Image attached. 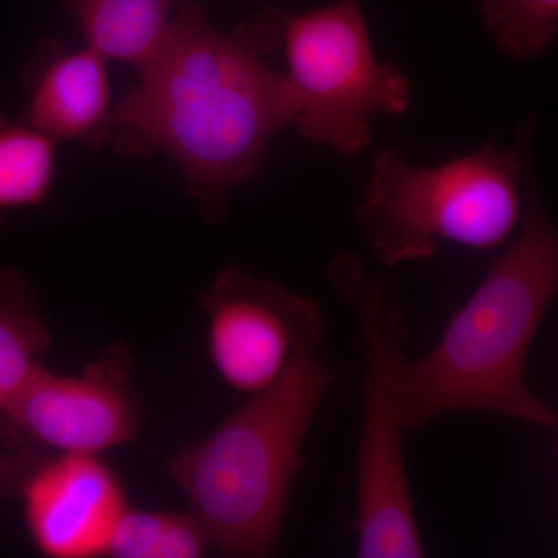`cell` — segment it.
<instances>
[{
    "instance_id": "1",
    "label": "cell",
    "mask_w": 558,
    "mask_h": 558,
    "mask_svg": "<svg viewBox=\"0 0 558 558\" xmlns=\"http://www.w3.org/2000/svg\"><path fill=\"white\" fill-rule=\"evenodd\" d=\"M281 44L279 13L226 33L186 0L159 53L113 105L109 142L121 156L167 154L205 218H222L230 191L259 174L271 140L299 117L288 73L266 60Z\"/></svg>"
},
{
    "instance_id": "2",
    "label": "cell",
    "mask_w": 558,
    "mask_h": 558,
    "mask_svg": "<svg viewBox=\"0 0 558 558\" xmlns=\"http://www.w3.org/2000/svg\"><path fill=\"white\" fill-rule=\"evenodd\" d=\"M558 295V227L529 183L519 233L492 260L424 357L403 360L407 432L454 413H484L558 428V414L526 384V360Z\"/></svg>"
},
{
    "instance_id": "3",
    "label": "cell",
    "mask_w": 558,
    "mask_h": 558,
    "mask_svg": "<svg viewBox=\"0 0 558 558\" xmlns=\"http://www.w3.org/2000/svg\"><path fill=\"white\" fill-rule=\"evenodd\" d=\"M333 381L325 360L301 355L277 384L171 459L172 478L223 556L277 553L304 442Z\"/></svg>"
},
{
    "instance_id": "4",
    "label": "cell",
    "mask_w": 558,
    "mask_h": 558,
    "mask_svg": "<svg viewBox=\"0 0 558 558\" xmlns=\"http://www.w3.org/2000/svg\"><path fill=\"white\" fill-rule=\"evenodd\" d=\"M512 148L494 142L435 167H414L398 150L374 160L357 220L381 264L429 260L444 244L495 252L515 236L532 182V123Z\"/></svg>"
},
{
    "instance_id": "5",
    "label": "cell",
    "mask_w": 558,
    "mask_h": 558,
    "mask_svg": "<svg viewBox=\"0 0 558 558\" xmlns=\"http://www.w3.org/2000/svg\"><path fill=\"white\" fill-rule=\"evenodd\" d=\"M329 279L354 307L365 344V381L357 453L355 553L360 558H418L424 539L413 508L403 458L399 379L403 344L409 336L405 314L384 281L371 278L357 256L333 259Z\"/></svg>"
},
{
    "instance_id": "6",
    "label": "cell",
    "mask_w": 558,
    "mask_h": 558,
    "mask_svg": "<svg viewBox=\"0 0 558 558\" xmlns=\"http://www.w3.org/2000/svg\"><path fill=\"white\" fill-rule=\"evenodd\" d=\"M288 78L299 101L301 137L354 157L373 140L371 121L409 109L411 84L371 46L359 0L281 14Z\"/></svg>"
},
{
    "instance_id": "7",
    "label": "cell",
    "mask_w": 558,
    "mask_h": 558,
    "mask_svg": "<svg viewBox=\"0 0 558 558\" xmlns=\"http://www.w3.org/2000/svg\"><path fill=\"white\" fill-rule=\"evenodd\" d=\"M213 368L253 396L277 384L296 359L317 352L325 317L317 301L240 266H227L201 299Z\"/></svg>"
},
{
    "instance_id": "8",
    "label": "cell",
    "mask_w": 558,
    "mask_h": 558,
    "mask_svg": "<svg viewBox=\"0 0 558 558\" xmlns=\"http://www.w3.org/2000/svg\"><path fill=\"white\" fill-rule=\"evenodd\" d=\"M130 351L116 343L78 376L40 368L20 398L0 414V435L13 449L100 454L135 442L140 403L131 381Z\"/></svg>"
},
{
    "instance_id": "9",
    "label": "cell",
    "mask_w": 558,
    "mask_h": 558,
    "mask_svg": "<svg viewBox=\"0 0 558 558\" xmlns=\"http://www.w3.org/2000/svg\"><path fill=\"white\" fill-rule=\"evenodd\" d=\"M35 548L50 558L108 556L128 506L126 492L98 454L47 457L21 494Z\"/></svg>"
},
{
    "instance_id": "10",
    "label": "cell",
    "mask_w": 558,
    "mask_h": 558,
    "mask_svg": "<svg viewBox=\"0 0 558 558\" xmlns=\"http://www.w3.org/2000/svg\"><path fill=\"white\" fill-rule=\"evenodd\" d=\"M105 58L84 47L40 43L27 73L25 123L51 142L100 149L110 137L113 102Z\"/></svg>"
},
{
    "instance_id": "11",
    "label": "cell",
    "mask_w": 558,
    "mask_h": 558,
    "mask_svg": "<svg viewBox=\"0 0 558 558\" xmlns=\"http://www.w3.org/2000/svg\"><path fill=\"white\" fill-rule=\"evenodd\" d=\"M186 0H65L86 39L106 61L140 72L159 53Z\"/></svg>"
},
{
    "instance_id": "12",
    "label": "cell",
    "mask_w": 558,
    "mask_h": 558,
    "mask_svg": "<svg viewBox=\"0 0 558 558\" xmlns=\"http://www.w3.org/2000/svg\"><path fill=\"white\" fill-rule=\"evenodd\" d=\"M50 341L32 282L20 270L0 271V414L43 368L39 359Z\"/></svg>"
},
{
    "instance_id": "13",
    "label": "cell",
    "mask_w": 558,
    "mask_h": 558,
    "mask_svg": "<svg viewBox=\"0 0 558 558\" xmlns=\"http://www.w3.org/2000/svg\"><path fill=\"white\" fill-rule=\"evenodd\" d=\"M57 143L0 113V226L11 209L38 207L57 174Z\"/></svg>"
},
{
    "instance_id": "14",
    "label": "cell",
    "mask_w": 558,
    "mask_h": 558,
    "mask_svg": "<svg viewBox=\"0 0 558 558\" xmlns=\"http://www.w3.org/2000/svg\"><path fill=\"white\" fill-rule=\"evenodd\" d=\"M211 546L194 513L128 509L108 556L117 558H199Z\"/></svg>"
},
{
    "instance_id": "15",
    "label": "cell",
    "mask_w": 558,
    "mask_h": 558,
    "mask_svg": "<svg viewBox=\"0 0 558 558\" xmlns=\"http://www.w3.org/2000/svg\"><path fill=\"white\" fill-rule=\"evenodd\" d=\"M481 14L502 54L542 57L558 35V0H483Z\"/></svg>"
},
{
    "instance_id": "16",
    "label": "cell",
    "mask_w": 558,
    "mask_h": 558,
    "mask_svg": "<svg viewBox=\"0 0 558 558\" xmlns=\"http://www.w3.org/2000/svg\"><path fill=\"white\" fill-rule=\"evenodd\" d=\"M47 458V451L24 446L11 451L0 450V502L21 497L32 473Z\"/></svg>"
}]
</instances>
